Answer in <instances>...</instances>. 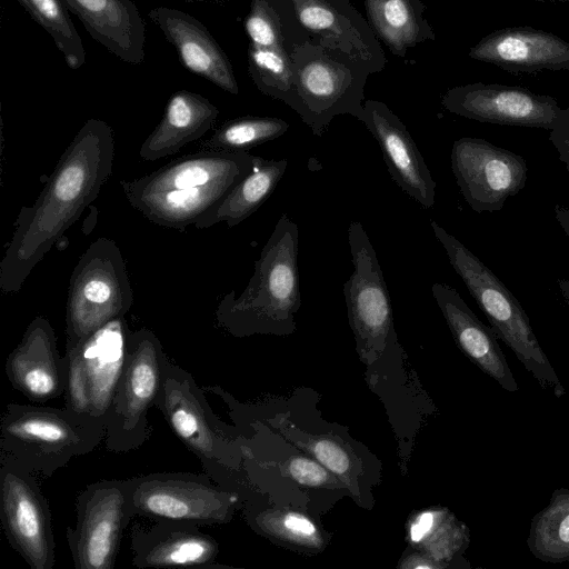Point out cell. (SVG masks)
Listing matches in <instances>:
<instances>
[{
    "label": "cell",
    "mask_w": 569,
    "mask_h": 569,
    "mask_svg": "<svg viewBox=\"0 0 569 569\" xmlns=\"http://www.w3.org/2000/svg\"><path fill=\"white\" fill-rule=\"evenodd\" d=\"M111 127L88 119L59 158L32 206L22 207L0 262V290L18 292L33 268L98 198L112 173Z\"/></svg>",
    "instance_id": "obj_1"
},
{
    "label": "cell",
    "mask_w": 569,
    "mask_h": 569,
    "mask_svg": "<svg viewBox=\"0 0 569 569\" xmlns=\"http://www.w3.org/2000/svg\"><path fill=\"white\" fill-rule=\"evenodd\" d=\"M256 156L201 150L132 180H120L128 202L157 226L184 231L249 174Z\"/></svg>",
    "instance_id": "obj_2"
},
{
    "label": "cell",
    "mask_w": 569,
    "mask_h": 569,
    "mask_svg": "<svg viewBox=\"0 0 569 569\" xmlns=\"http://www.w3.org/2000/svg\"><path fill=\"white\" fill-rule=\"evenodd\" d=\"M299 229L282 214L259 258L247 287L226 293L216 310L220 327L236 337L289 333L301 298L298 271Z\"/></svg>",
    "instance_id": "obj_3"
},
{
    "label": "cell",
    "mask_w": 569,
    "mask_h": 569,
    "mask_svg": "<svg viewBox=\"0 0 569 569\" xmlns=\"http://www.w3.org/2000/svg\"><path fill=\"white\" fill-rule=\"evenodd\" d=\"M107 420L68 407L9 403L0 423L1 455L32 473L51 477L74 457L94 450Z\"/></svg>",
    "instance_id": "obj_4"
},
{
    "label": "cell",
    "mask_w": 569,
    "mask_h": 569,
    "mask_svg": "<svg viewBox=\"0 0 569 569\" xmlns=\"http://www.w3.org/2000/svg\"><path fill=\"white\" fill-rule=\"evenodd\" d=\"M430 224L450 264L486 316L497 338L509 347L541 388L551 390L557 398L562 397L566 389L518 299L462 242L435 220H430Z\"/></svg>",
    "instance_id": "obj_5"
},
{
    "label": "cell",
    "mask_w": 569,
    "mask_h": 569,
    "mask_svg": "<svg viewBox=\"0 0 569 569\" xmlns=\"http://www.w3.org/2000/svg\"><path fill=\"white\" fill-rule=\"evenodd\" d=\"M290 57L295 91L289 107L313 134L321 137L337 116L359 120L371 74L365 61L312 39L297 46Z\"/></svg>",
    "instance_id": "obj_6"
},
{
    "label": "cell",
    "mask_w": 569,
    "mask_h": 569,
    "mask_svg": "<svg viewBox=\"0 0 569 569\" xmlns=\"http://www.w3.org/2000/svg\"><path fill=\"white\" fill-rule=\"evenodd\" d=\"M156 408L177 438L199 459L204 473L231 490L230 475L240 465L241 446L216 417L192 376L168 358Z\"/></svg>",
    "instance_id": "obj_7"
},
{
    "label": "cell",
    "mask_w": 569,
    "mask_h": 569,
    "mask_svg": "<svg viewBox=\"0 0 569 569\" xmlns=\"http://www.w3.org/2000/svg\"><path fill=\"white\" fill-rule=\"evenodd\" d=\"M133 303L126 261L112 239L100 237L80 256L71 273L66 308V346L124 317Z\"/></svg>",
    "instance_id": "obj_8"
},
{
    "label": "cell",
    "mask_w": 569,
    "mask_h": 569,
    "mask_svg": "<svg viewBox=\"0 0 569 569\" xmlns=\"http://www.w3.org/2000/svg\"><path fill=\"white\" fill-rule=\"evenodd\" d=\"M167 358L153 331H129L124 367L106 417L108 451L128 452L149 438L147 416L159 398Z\"/></svg>",
    "instance_id": "obj_9"
},
{
    "label": "cell",
    "mask_w": 569,
    "mask_h": 569,
    "mask_svg": "<svg viewBox=\"0 0 569 569\" xmlns=\"http://www.w3.org/2000/svg\"><path fill=\"white\" fill-rule=\"evenodd\" d=\"M130 480L133 516L198 526L229 522L239 495L207 475L152 472Z\"/></svg>",
    "instance_id": "obj_10"
},
{
    "label": "cell",
    "mask_w": 569,
    "mask_h": 569,
    "mask_svg": "<svg viewBox=\"0 0 569 569\" xmlns=\"http://www.w3.org/2000/svg\"><path fill=\"white\" fill-rule=\"evenodd\" d=\"M130 328L116 318L73 346H66V407L106 419L121 377Z\"/></svg>",
    "instance_id": "obj_11"
},
{
    "label": "cell",
    "mask_w": 569,
    "mask_h": 569,
    "mask_svg": "<svg viewBox=\"0 0 569 569\" xmlns=\"http://www.w3.org/2000/svg\"><path fill=\"white\" fill-rule=\"evenodd\" d=\"M348 241L353 270L342 290L357 349L370 363L395 343L392 306L377 253L361 222L349 224Z\"/></svg>",
    "instance_id": "obj_12"
},
{
    "label": "cell",
    "mask_w": 569,
    "mask_h": 569,
    "mask_svg": "<svg viewBox=\"0 0 569 569\" xmlns=\"http://www.w3.org/2000/svg\"><path fill=\"white\" fill-rule=\"evenodd\" d=\"M74 527L66 537L76 569H112L122 532L131 518L130 480L88 485L76 501Z\"/></svg>",
    "instance_id": "obj_13"
},
{
    "label": "cell",
    "mask_w": 569,
    "mask_h": 569,
    "mask_svg": "<svg viewBox=\"0 0 569 569\" xmlns=\"http://www.w3.org/2000/svg\"><path fill=\"white\" fill-rule=\"evenodd\" d=\"M0 519L9 545L31 569H52L56 542L48 501L34 473L1 455Z\"/></svg>",
    "instance_id": "obj_14"
},
{
    "label": "cell",
    "mask_w": 569,
    "mask_h": 569,
    "mask_svg": "<svg viewBox=\"0 0 569 569\" xmlns=\"http://www.w3.org/2000/svg\"><path fill=\"white\" fill-rule=\"evenodd\" d=\"M450 159L465 201L478 213L501 210L527 182L526 160L482 138L457 139Z\"/></svg>",
    "instance_id": "obj_15"
},
{
    "label": "cell",
    "mask_w": 569,
    "mask_h": 569,
    "mask_svg": "<svg viewBox=\"0 0 569 569\" xmlns=\"http://www.w3.org/2000/svg\"><path fill=\"white\" fill-rule=\"evenodd\" d=\"M441 104L453 114L478 122L549 131L566 110L551 96L525 87L485 82L448 89Z\"/></svg>",
    "instance_id": "obj_16"
},
{
    "label": "cell",
    "mask_w": 569,
    "mask_h": 569,
    "mask_svg": "<svg viewBox=\"0 0 569 569\" xmlns=\"http://www.w3.org/2000/svg\"><path fill=\"white\" fill-rule=\"evenodd\" d=\"M310 39L362 61L371 73L382 71L387 57L367 18L349 0H290Z\"/></svg>",
    "instance_id": "obj_17"
},
{
    "label": "cell",
    "mask_w": 569,
    "mask_h": 569,
    "mask_svg": "<svg viewBox=\"0 0 569 569\" xmlns=\"http://www.w3.org/2000/svg\"><path fill=\"white\" fill-rule=\"evenodd\" d=\"M359 120L377 140L392 180L425 209L435 204L436 182L411 134L382 101L368 99Z\"/></svg>",
    "instance_id": "obj_18"
},
{
    "label": "cell",
    "mask_w": 569,
    "mask_h": 569,
    "mask_svg": "<svg viewBox=\"0 0 569 569\" xmlns=\"http://www.w3.org/2000/svg\"><path fill=\"white\" fill-rule=\"evenodd\" d=\"M468 56L510 73L569 70V42L529 26L495 30L470 48Z\"/></svg>",
    "instance_id": "obj_19"
},
{
    "label": "cell",
    "mask_w": 569,
    "mask_h": 569,
    "mask_svg": "<svg viewBox=\"0 0 569 569\" xmlns=\"http://www.w3.org/2000/svg\"><path fill=\"white\" fill-rule=\"evenodd\" d=\"M11 386L26 398L47 402L64 395V358L49 320L37 316L28 325L21 341L8 355L4 365Z\"/></svg>",
    "instance_id": "obj_20"
},
{
    "label": "cell",
    "mask_w": 569,
    "mask_h": 569,
    "mask_svg": "<svg viewBox=\"0 0 569 569\" xmlns=\"http://www.w3.org/2000/svg\"><path fill=\"white\" fill-rule=\"evenodd\" d=\"M148 17L174 47L184 69L231 94L239 93L229 58L197 18L167 7L150 10Z\"/></svg>",
    "instance_id": "obj_21"
},
{
    "label": "cell",
    "mask_w": 569,
    "mask_h": 569,
    "mask_svg": "<svg viewBox=\"0 0 569 569\" xmlns=\"http://www.w3.org/2000/svg\"><path fill=\"white\" fill-rule=\"evenodd\" d=\"M131 551L137 568L216 567L219 546L198 525L157 520L132 530Z\"/></svg>",
    "instance_id": "obj_22"
},
{
    "label": "cell",
    "mask_w": 569,
    "mask_h": 569,
    "mask_svg": "<svg viewBox=\"0 0 569 569\" xmlns=\"http://www.w3.org/2000/svg\"><path fill=\"white\" fill-rule=\"evenodd\" d=\"M431 292L462 353L503 390L518 391V382L491 327L475 315L452 287L436 282Z\"/></svg>",
    "instance_id": "obj_23"
},
{
    "label": "cell",
    "mask_w": 569,
    "mask_h": 569,
    "mask_svg": "<svg viewBox=\"0 0 569 569\" xmlns=\"http://www.w3.org/2000/svg\"><path fill=\"white\" fill-rule=\"evenodd\" d=\"M89 34L129 64L144 61L146 27L133 0H62Z\"/></svg>",
    "instance_id": "obj_24"
},
{
    "label": "cell",
    "mask_w": 569,
    "mask_h": 569,
    "mask_svg": "<svg viewBox=\"0 0 569 569\" xmlns=\"http://www.w3.org/2000/svg\"><path fill=\"white\" fill-rule=\"evenodd\" d=\"M219 109L206 97L189 90L171 94L158 126L142 142L139 156L156 161L176 154L202 138L214 124Z\"/></svg>",
    "instance_id": "obj_25"
},
{
    "label": "cell",
    "mask_w": 569,
    "mask_h": 569,
    "mask_svg": "<svg viewBox=\"0 0 569 569\" xmlns=\"http://www.w3.org/2000/svg\"><path fill=\"white\" fill-rule=\"evenodd\" d=\"M367 20L392 54L405 58L417 44L435 40L421 0H365Z\"/></svg>",
    "instance_id": "obj_26"
},
{
    "label": "cell",
    "mask_w": 569,
    "mask_h": 569,
    "mask_svg": "<svg viewBox=\"0 0 569 569\" xmlns=\"http://www.w3.org/2000/svg\"><path fill=\"white\" fill-rule=\"evenodd\" d=\"M288 167L287 159L273 160L256 156L254 167L223 200L194 223L207 229L219 222L232 228L256 212L271 196Z\"/></svg>",
    "instance_id": "obj_27"
},
{
    "label": "cell",
    "mask_w": 569,
    "mask_h": 569,
    "mask_svg": "<svg viewBox=\"0 0 569 569\" xmlns=\"http://www.w3.org/2000/svg\"><path fill=\"white\" fill-rule=\"evenodd\" d=\"M243 26L250 44L289 53L311 40L300 26L290 0H250Z\"/></svg>",
    "instance_id": "obj_28"
},
{
    "label": "cell",
    "mask_w": 569,
    "mask_h": 569,
    "mask_svg": "<svg viewBox=\"0 0 569 569\" xmlns=\"http://www.w3.org/2000/svg\"><path fill=\"white\" fill-rule=\"evenodd\" d=\"M527 546L547 563L569 561V488H557L549 503L530 522Z\"/></svg>",
    "instance_id": "obj_29"
},
{
    "label": "cell",
    "mask_w": 569,
    "mask_h": 569,
    "mask_svg": "<svg viewBox=\"0 0 569 569\" xmlns=\"http://www.w3.org/2000/svg\"><path fill=\"white\" fill-rule=\"evenodd\" d=\"M289 123L277 117L244 116L226 121L212 136L201 142L204 150L247 152L279 138Z\"/></svg>",
    "instance_id": "obj_30"
},
{
    "label": "cell",
    "mask_w": 569,
    "mask_h": 569,
    "mask_svg": "<svg viewBox=\"0 0 569 569\" xmlns=\"http://www.w3.org/2000/svg\"><path fill=\"white\" fill-rule=\"evenodd\" d=\"M52 38L68 67L77 70L86 62V50L62 0H16Z\"/></svg>",
    "instance_id": "obj_31"
},
{
    "label": "cell",
    "mask_w": 569,
    "mask_h": 569,
    "mask_svg": "<svg viewBox=\"0 0 569 569\" xmlns=\"http://www.w3.org/2000/svg\"><path fill=\"white\" fill-rule=\"evenodd\" d=\"M248 72L260 92L289 106L295 91L289 52L250 44Z\"/></svg>",
    "instance_id": "obj_32"
},
{
    "label": "cell",
    "mask_w": 569,
    "mask_h": 569,
    "mask_svg": "<svg viewBox=\"0 0 569 569\" xmlns=\"http://www.w3.org/2000/svg\"><path fill=\"white\" fill-rule=\"evenodd\" d=\"M252 522L262 532L289 543L309 549H320L323 546L318 527L300 512L267 509L252 516Z\"/></svg>",
    "instance_id": "obj_33"
},
{
    "label": "cell",
    "mask_w": 569,
    "mask_h": 569,
    "mask_svg": "<svg viewBox=\"0 0 569 569\" xmlns=\"http://www.w3.org/2000/svg\"><path fill=\"white\" fill-rule=\"evenodd\" d=\"M469 542L467 526L450 512L418 547L447 568L465 551Z\"/></svg>",
    "instance_id": "obj_34"
},
{
    "label": "cell",
    "mask_w": 569,
    "mask_h": 569,
    "mask_svg": "<svg viewBox=\"0 0 569 569\" xmlns=\"http://www.w3.org/2000/svg\"><path fill=\"white\" fill-rule=\"evenodd\" d=\"M297 443L311 453L331 473L343 480L349 488L351 487V460L347 451L336 440L328 437H315L307 441L299 439Z\"/></svg>",
    "instance_id": "obj_35"
},
{
    "label": "cell",
    "mask_w": 569,
    "mask_h": 569,
    "mask_svg": "<svg viewBox=\"0 0 569 569\" xmlns=\"http://www.w3.org/2000/svg\"><path fill=\"white\" fill-rule=\"evenodd\" d=\"M287 472L300 485L308 487H323L335 483V477L317 460L308 457H292L287 461Z\"/></svg>",
    "instance_id": "obj_36"
},
{
    "label": "cell",
    "mask_w": 569,
    "mask_h": 569,
    "mask_svg": "<svg viewBox=\"0 0 569 569\" xmlns=\"http://www.w3.org/2000/svg\"><path fill=\"white\" fill-rule=\"evenodd\" d=\"M449 513L446 508H433L417 515L409 527L411 545L418 547Z\"/></svg>",
    "instance_id": "obj_37"
},
{
    "label": "cell",
    "mask_w": 569,
    "mask_h": 569,
    "mask_svg": "<svg viewBox=\"0 0 569 569\" xmlns=\"http://www.w3.org/2000/svg\"><path fill=\"white\" fill-rule=\"evenodd\" d=\"M549 140L558 156H569V108H566L559 122L550 130Z\"/></svg>",
    "instance_id": "obj_38"
},
{
    "label": "cell",
    "mask_w": 569,
    "mask_h": 569,
    "mask_svg": "<svg viewBox=\"0 0 569 569\" xmlns=\"http://www.w3.org/2000/svg\"><path fill=\"white\" fill-rule=\"evenodd\" d=\"M399 568L405 569H443L445 567L433 560L430 556H428L426 552L419 553L413 552L407 556L399 565Z\"/></svg>",
    "instance_id": "obj_39"
},
{
    "label": "cell",
    "mask_w": 569,
    "mask_h": 569,
    "mask_svg": "<svg viewBox=\"0 0 569 569\" xmlns=\"http://www.w3.org/2000/svg\"><path fill=\"white\" fill-rule=\"evenodd\" d=\"M555 218L569 239V207L555 206Z\"/></svg>",
    "instance_id": "obj_40"
},
{
    "label": "cell",
    "mask_w": 569,
    "mask_h": 569,
    "mask_svg": "<svg viewBox=\"0 0 569 569\" xmlns=\"http://www.w3.org/2000/svg\"><path fill=\"white\" fill-rule=\"evenodd\" d=\"M557 282L569 312V280L562 278L558 279Z\"/></svg>",
    "instance_id": "obj_41"
},
{
    "label": "cell",
    "mask_w": 569,
    "mask_h": 569,
    "mask_svg": "<svg viewBox=\"0 0 569 569\" xmlns=\"http://www.w3.org/2000/svg\"><path fill=\"white\" fill-rule=\"evenodd\" d=\"M559 159L565 163L566 166V169L568 170L569 172V156H558Z\"/></svg>",
    "instance_id": "obj_42"
},
{
    "label": "cell",
    "mask_w": 569,
    "mask_h": 569,
    "mask_svg": "<svg viewBox=\"0 0 569 569\" xmlns=\"http://www.w3.org/2000/svg\"><path fill=\"white\" fill-rule=\"evenodd\" d=\"M539 2H569V0H535Z\"/></svg>",
    "instance_id": "obj_43"
},
{
    "label": "cell",
    "mask_w": 569,
    "mask_h": 569,
    "mask_svg": "<svg viewBox=\"0 0 569 569\" xmlns=\"http://www.w3.org/2000/svg\"><path fill=\"white\" fill-rule=\"evenodd\" d=\"M186 1H224V0H186Z\"/></svg>",
    "instance_id": "obj_44"
}]
</instances>
